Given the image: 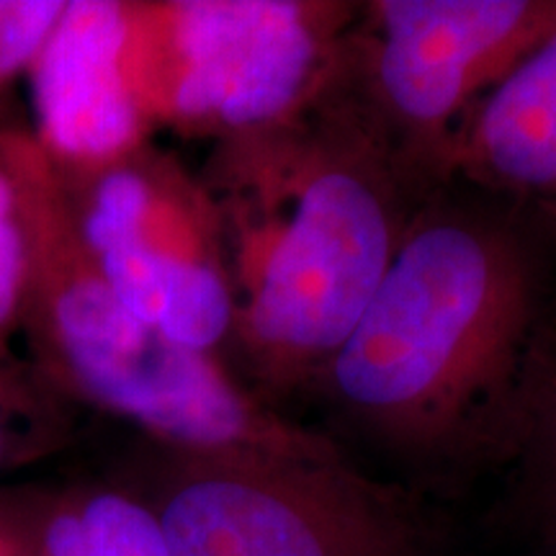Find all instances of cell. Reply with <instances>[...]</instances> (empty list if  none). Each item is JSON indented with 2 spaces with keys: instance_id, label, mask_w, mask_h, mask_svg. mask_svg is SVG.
I'll return each mask as SVG.
<instances>
[{
  "instance_id": "obj_9",
  "label": "cell",
  "mask_w": 556,
  "mask_h": 556,
  "mask_svg": "<svg viewBox=\"0 0 556 556\" xmlns=\"http://www.w3.org/2000/svg\"><path fill=\"white\" fill-rule=\"evenodd\" d=\"M454 176L556 204V31L471 111Z\"/></svg>"
},
{
  "instance_id": "obj_14",
  "label": "cell",
  "mask_w": 556,
  "mask_h": 556,
  "mask_svg": "<svg viewBox=\"0 0 556 556\" xmlns=\"http://www.w3.org/2000/svg\"><path fill=\"white\" fill-rule=\"evenodd\" d=\"M67 0H0V96L29 73Z\"/></svg>"
},
{
  "instance_id": "obj_13",
  "label": "cell",
  "mask_w": 556,
  "mask_h": 556,
  "mask_svg": "<svg viewBox=\"0 0 556 556\" xmlns=\"http://www.w3.org/2000/svg\"><path fill=\"white\" fill-rule=\"evenodd\" d=\"M60 443V420H45L29 379L11 358H0V475L45 456Z\"/></svg>"
},
{
  "instance_id": "obj_10",
  "label": "cell",
  "mask_w": 556,
  "mask_h": 556,
  "mask_svg": "<svg viewBox=\"0 0 556 556\" xmlns=\"http://www.w3.org/2000/svg\"><path fill=\"white\" fill-rule=\"evenodd\" d=\"M58 170L34 135L0 131V358L24 328Z\"/></svg>"
},
{
  "instance_id": "obj_15",
  "label": "cell",
  "mask_w": 556,
  "mask_h": 556,
  "mask_svg": "<svg viewBox=\"0 0 556 556\" xmlns=\"http://www.w3.org/2000/svg\"><path fill=\"white\" fill-rule=\"evenodd\" d=\"M41 490L0 486V556H37Z\"/></svg>"
},
{
  "instance_id": "obj_12",
  "label": "cell",
  "mask_w": 556,
  "mask_h": 556,
  "mask_svg": "<svg viewBox=\"0 0 556 556\" xmlns=\"http://www.w3.org/2000/svg\"><path fill=\"white\" fill-rule=\"evenodd\" d=\"M518 505L539 546L556 548V379L516 458Z\"/></svg>"
},
{
  "instance_id": "obj_8",
  "label": "cell",
  "mask_w": 556,
  "mask_h": 556,
  "mask_svg": "<svg viewBox=\"0 0 556 556\" xmlns=\"http://www.w3.org/2000/svg\"><path fill=\"white\" fill-rule=\"evenodd\" d=\"M129 0H67L29 67L37 144L60 176L114 163L150 142L131 80Z\"/></svg>"
},
{
  "instance_id": "obj_6",
  "label": "cell",
  "mask_w": 556,
  "mask_h": 556,
  "mask_svg": "<svg viewBox=\"0 0 556 556\" xmlns=\"http://www.w3.org/2000/svg\"><path fill=\"white\" fill-rule=\"evenodd\" d=\"M554 31L556 0H358L332 73L433 191L471 111Z\"/></svg>"
},
{
  "instance_id": "obj_7",
  "label": "cell",
  "mask_w": 556,
  "mask_h": 556,
  "mask_svg": "<svg viewBox=\"0 0 556 556\" xmlns=\"http://www.w3.org/2000/svg\"><path fill=\"white\" fill-rule=\"evenodd\" d=\"M60 184L75 238L111 294L176 343L222 356L232 296L201 178L148 142Z\"/></svg>"
},
{
  "instance_id": "obj_16",
  "label": "cell",
  "mask_w": 556,
  "mask_h": 556,
  "mask_svg": "<svg viewBox=\"0 0 556 556\" xmlns=\"http://www.w3.org/2000/svg\"><path fill=\"white\" fill-rule=\"evenodd\" d=\"M533 556H556V548H548V546H539V552Z\"/></svg>"
},
{
  "instance_id": "obj_1",
  "label": "cell",
  "mask_w": 556,
  "mask_h": 556,
  "mask_svg": "<svg viewBox=\"0 0 556 556\" xmlns=\"http://www.w3.org/2000/svg\"><path fill=\"white\" fill-rule=\"evenodd\" d=\"M556 379V204L448 178L307 400L417 484L516 464Z\"/></svg>"
},
{
  "instance_id": "obj_2",
  "label": "cell",
  "mask_w": 556,
  "mask_h": 556,
  "mask_svg": "<svg viewBox=\"0 0 556 556\" xmlns=\"http://www.w3.org/2000/svg\"><path fill=\"white\" fill-rule=\"evenodd\" d=\"M199 178L217 208L232 296L222 361L281 413L307 400L356 328L430 191L332 62L287 119L214 142Z\"/></svg>"
},
{
  "instance_id": "obj_5",
  "label": "cell",
  "mask_w": 556,
  "mask_h": 556,
  "mask_svg": "<svg viewBox=\"0 0 556 556\" xmlns=\"http://www.w3.org/2000/svg\"><path fill=\"white\" fill-rule=\"evenodd\" d=\"M353 0H129L131 80L152 129L222 142L281 122L328 75Z\"/></svg>"
},
{
  "instance_id": "obj_11",
  "label": "cell",
  "mask_w": 556,
  "mask_h": 556,
  "mask_svg": "<svg viewBox=\"0 0 556 556\" xmlns=\"http://www.w3.org/2000/svg\"><path fill=\"white\" fill-rule=\"evenodd\" d=\"M37 556H170V548L135 486L75 484L41 497Z\"/></svg>"
},
{
  "instance_id": "obj_4",
  "label": "cell",
  "mask_w": 556,
  "mask_h": 556,
  "mask_svg": "<svg viewBox=\"0 0 556 556\" xmlns=\"http://www.w3.org/2000/svg\"><path fill=\"white\" fill-rule=\"evenodd\" d=\"M142 492L170 556H448L407 486L356 458L191 456L157 448Z\"/></svg>"
},
{
  "instance_id": "obj_3",
  "label": "cell",
  "mask_w": 556,
  "mask_h": 556,
  "mask_svg": "<svg viewBox=\"0 0 556 556\" xmlns=\"http://www.w3.org/2000/svg\"><path fill=\"white\" fill-rule=\"evenodd\" d=\"M21 332L52 392L122 417L155 448L191 456L345 454L319 428L299 426L255 397L219 353L176 343L131 315L83 253L62 184L45 219Z\"/></svg>"
}]
</instances>
